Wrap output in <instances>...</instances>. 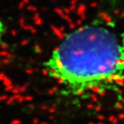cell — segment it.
Masks as SVG:
<instances>
[{
  "mask_svg": "<svg viewBox=\"0 0 124 124\" xmlns=\"http://www.w3.org/2000/svg\"><path fill=\"white\" fill-rule=\"evenodd\" d=\"M6 33H7V28H6V24H5L3 18L0 15V46L3 44L6 37Z\"/></svg>",
  "mask_w": 124,
  "mask_h": 124,
  "instance_id": "cell-2",
  "label": "cell"
},
{
  "mask_svg": "<svg viewBox=\"0 0 124 124\" xmlns=\"http://www.w3.org/2000/svg\"><path fill=\"white\" fill-rule=\"evenodd\" d=\"M43 68L66 98L116 91L124 84V31L98 21L75 28L53 48Z\"/></svg>",
  "mask_w": 124,
  "mask_h": 124,
  "instance_id": "cell-1",
  "label": "cell"
}]
</instances>
